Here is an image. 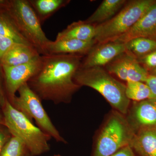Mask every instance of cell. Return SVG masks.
<instances>
[{
  "label": "cell",
  "mask_w": 156,
  "mask_h": 156,
  "mask_svg": "<svg viewBox=\"0 0 156 156\" xmlns=\"http://www.w3.org/2000/svg\"><path fill=\"white\" fill-rule=\"evenodd\" d=\"M83 55L50 54L42 56L41 66L27 82L41 100L55 104L69 103L81 87L74 77L80 67Z\"/></svg>",
  "instance_id": "6da1fadb"
},
{
  "label": "cell",
  "mask_w": 156,
  "mask_h": 156,
  "mask_svg": "<svg viewBox=\"0 0 156 156\" xmlns=\"http://www.w3.org/2000/svg\"><path fill=\"white\" fill-rule=\"evenodd\" d=\"M74 80L81 87H90L101 94L115 110L127 114L130 100L126 95V85L115 79L102 67L80 68Z\"/></svg>",
  "instance_id": "7a4b0ae2"
},
{
  "label": "cell",
  "mask_w": 156,
  "mask_h": 156,
  "mask_svg": "<svg viewBox=\"0 0 156 156\" xmlns=\"http://www.w3.org/2000/svg\"><path fill=\"white\" fill-rule=\"evenodd\" d=\"M2 110L5 126L12 136L24 143L31 156L40 155L50 151L49 141L51 137L15 108L8 99Z\"/></svg>",
  "instance_id": "3957f363"
},
{
  "label": "cell",
  "mask_w": 156,
  "mask_h": 156,
  "mask_svg": "<svg viewBox=\"0 0 156 156\" xmlns=\"http://www.w3.org/2000/svg\"><path fill=\"white\" fill-rule=\"evenodd\" d=\"M5 7L23 37L40 55H49L51 41L42 29L41 23L29 0H6Z\"/></svg>",
  "instance_id": "277c9868"
},
{
  "label": "cell",
  "mask_w": 156,
  "mask_h": 156,
  "mask_svg": "<svg viewBox=\"0 0 156 156\" xmlns=\"http://www.w3.org/2000/svg\"><path fill=\"white\" fill-rule=\"evenodd\" d=\"M135 132L125 115L112 111L98 136L92 156H110L130 146Z\"/></svg>",
  "instance_id": "5b68a950"
},
{
  "label": "cell",
  "mask_w": 156,
  "mask_h": 156,
  "mask_svg": "<svg viewBox=\"0 0 156 156\" xmlns=\"http://www.w3.org/2000/svg\"><path fill=\"white\" fill-rule=\"evenodd\" d=\"M155 2L134 0L128 2L112 19L96 25L94 40L98 44L115 41L127 32Z\"/></svg>",
  "instance_id": "8992f818"
},
{
  "label": "cell",
  "mask_w": 156,
  "mask_h": 156,
  "mask_svg": "<svg viewBox=\"0 0 156 156\" xmlns=\"http://www.w3.org/2000/svg\"><path fill=\"white\" fill-rule=\"evenodd\" d=\"M12 102L15 108L25 116L31 122L34 120L37 126L45 134L58 142L66 144V140L56 128L42 105V100L31 89L27 83L23 84L17 91ZM34 123V122H33Z\"/></svg>",
  "instance_id": "52a82bcc"
},
{
  "label": "cell",
  "mask_w": 156,
  "mask_h": 156,
  "mask_svg": "<svg viewBox=\"0 0 156 156\" xmlns=\"http://www.w3.org/2000/svg\"><path fill=\"white\" fill-rule=\"evenodd\" d=\"M42 62L41 55L25 64L14 66H3L6 95L11 103L16 96V92L19 88L39 71Z\"/></svg>",
  "instance_id": "ba28073f"
},
{
  "label": "cell",
  "mask_w": 156,
  "mask_h": 156,
  "mask_svg": "<svg viewBox=\"0 0 156 156\" xmlns=\"http://www.w3.org/2000/svg\"><path fill=\"white\" fill-rule=\"evenodd\" d=\"M106 67L110 74L127 82L145 83L149 75L147 70L140 64L137 59L126 52L115 58Z\"/></svg>",
  "instance_id": "9c48e42d"
},
{
  "label": "cell",
  "mask_w": 156,
  "mask_h": 156,
  "mask_svg": "<svg viewBox=\"0 0 156 156\" xmlns=\"http://www.w3.org/2000/svg\"><path fill=\"white\" fill-rule=\"evenodd\" d=\"M126 45L123 43L109 42L94 46L82 61L81 69L102 67L126 52Z\"/></svg>",
  "instance_id": "30bf717a"
},
{
  "label": "cell",
  "mask_w": 156,
  "mask_h": 156,
  "mask_svg": "<svg viewBox=\"0 0 156 156\" xmlns=\"http://www.w3.org/2000/svg\"><path fill=\"white\" fill-rule=\"evenodd\" d=\"M138 37L156 41V1L127 32L114 42L125 44L132 39Z\"/></svg>",
  "instance_id": "8fae6325"
},
{
  "label": "cell",
  "mask_w": 156,
  "mask_h": 156,
  "mask_svg": "<svg viewBox=\"0 0 156 156\" xmlns=\"http://www.w3.org/2000/svg\"><path fill=\"white\" fill-rule=\"evenodd\" d=\"M127 118L135 131L143 127H156V99L135 102Z\"/></svg>",
  "instance_id": "7c38bea8"
},
{
  "label": "cell",
  "mask_w": 156,
  "mask_h": 156,
  "mask_svg": "<svg viewBox=\"0 0 156 156\" xmlns=\"http://www.w3.org/2000/svg\"><path fill=\"white\" fill-rule=\"evenodd\" d=\"M130 147L138 156H156V127L136 130Z\"/></svg>",
  "instance_id": "4fadbf2b"
},
{
  "label": "cell",
  "mask_w": 156,
  "mask_h": 156,
  "mask_svg": "<svg viewBox=\"0 0 156 156\" xmlns=\"http://www.w3.org/2000/svg\"><path fill=\"white\" fill-rule=\"evenodd\" d=\"M97 43L95 40L83 41L76 39L55 40L51 41L48 48L50 54H87Z\"/></svg>",
  "instance_id": "5bb4252c"
},
{
  "label": "cell",
  "mask_w": 156,
  "mask_h": 156,
  "mask_svg": "<svg viewBox=\"0 0 156 156\" xmlns=\"http://www.w3.org/2000/svg\"><path fill=\"white\" fill-rule=\"evenodd\" d=\"M40 56L33 46L15 43L4 55L1 62L3 66H17L30 62Z\"/></svg>",
  "instance_id": "9a60e30c"
},
{
  "label": "cell",
  "mask_w": 156,
  "mask_h": 156,
  "mask_svg": "<svg viewBox=\"0 0 156 156\" xmlns=\"http://www.w3.org/2000/svg\"><path fill=\"white\" fill-rule=\"evenodd\" d=\"M95 26L85 20L73 22L64 30L58 33L56 40L76 39L83 41H92L95 37Z\"/></svg>",
  "instance_id": "2e32d148"
},
{
  "label": "cell",
  "mask_w": 156,
  "mask_h": 156,
  "mask_svg": "<svg viewBox=\"0 0 156 156\" xmlns=\"http://www.w3.org/2000/svg\"><path fill=\"white\" fill-rule=\"evenodd\" d=\"M5 3L6 0H0V35L11 38L16 43L32 46L20 32L6 9Z\"/></svg>",
  "instance_id": "e0dca14e"
},
{
  "label": "cell",
  "mask_w": 156,
  "mask_h": 156,
  "mask_svg": "<svg viewBox=\"0 0 156 156\" xmlns=\"http://www.w3.org/2000/svg\"><path fill=\"white\" fill-rule=\"evenodd\" d=\"M126 0H104L98 9L85 21L93 25L108 21L115 16L118 11L127 2Z\"/></svg>",
  "instance_id": "ac0fdd59"
},
{
  "label": "cell",
  "mask_w": 156,
  "mask_h": 156,
  "mask_svg": "<svg viewBox=\"0 0 156 156\" xmlns=\"http://www.w3.org/2000/svg\"><path fill=\"white\" fill-rule=\"evenodd\" d=\"M41 22H44L56 11L65 7L69 0H29Z\"/></svg>",
  "instance_id": "d6986e66"
},
{
  "label": "cell",
  "mask_w": 156,
  "mask_h": 156,
  "mask_svg": "<svg viewBox=\"0 0 156 156\" xmlns=\"http://www.w3.org/2000/svg\"><path fill=\"white\" fill-rule=\"evenodd\" d=\"M125 44L126 52L136 59L142 58L156 50V41L146 38H136Z\"/></svg>",
  "instance_id": "ffe728a7"
},
{
  "label": "cell",
  "mask_w": 156,
  "mask_h": 156,
  "mask_svg": "<svg viewBox=\"0 0 156 156\" xmlns=\"http://www.w3.org/2000/svg\"><path fill=\"white\" fill-rule=\"evenodd\" d=\"M126 95L129 100L135 102L152 99L150 89L145 83L142 82H127Z\"/></svg>",
  "instance_id": "44dd1931"
},
{
  "label": "cell",
  "mask_w": 156,
  "mask_h": 156,
  "mask_svg": "<svg viewBox=\"0 0 156 156\" xmlns=\"http://www.w3.org/2000/svg\"><path fill=\"white\" fill-rule=\"evenodd\" d=\"M0 156H31L24 143L19 138L12 136L3 148Z\"/></svg>",
  "instance_id": "7402d4cb"
},
{
  "label": "cell",
  "mask_w": 156,
  "mask_h": 156,
  "mask_svg": "<svg viewBox=\"0 0 156 156\" xmlns=\"http://www.w3.org/2000/svg\"><path fill=\"white\" fill-rule=\"evenodd\" d=\"M8 99L6 95L5 87V77H4L3 66L0 61V108L2 109Z\"/></svg>",
  "instance_id": "603a6c76"
},
{
  "label": "cell",
  "mask_w": 156,
  "mask_h": 156,
  "mask_svg": "<svg viewBox=\"0 0 156 156\" xmlns=\"http://www.w3.org/2000/svg\"><path fill=\"white\" fill-rule=\"evenodd\" d=\"M15 43H16L12 39L0 35V61L7 51Z\"/></svg>",
  "instance_id": "cb8c5ba5"
},
{
  "label": "cell",
  "mask_w": 156,
  "mask_h": 156,
  "mask_svg": "<svg viewBox=\"0 0 156 156\" xmlns=\"http://www.w3.org/2000/svg\"><path fill=\"white\" fill-rule=\"evenodd\" d=\"M140 62L148 69L156 68V50L141 58Z\"/></svg>",
  "instance_id": "d4e9b609"
},
{
  "label": "cell",
  "mask_w": 156,
  "mask_h": 156,
  "mask_svg": "<svg viewBox=\"0 0 156 156\" xmlns=\"http://www.w3.org/2000/svg\"><path fill=\"white\" fill-rule=\"evenodd\" d=\"M12 136L11 132L5 126L0 124V154L4 146Z\"/></svg>",
  "instance_id": "484cf974"
},
{
  "label": "cell",
  "mask_w": 156,
  "mask_h": 156,
  "mask_svg": "<svg viewBox=\"0 0 156 156\" xmlns=\"http://www.w3.org/2000/svg\"><path fill=\"white\" fill-rule=\"evenodd\" d=\"M145 83L150 89L152 99H156V76L149 75Z\"/></svg>",
  "instance_id": "4316f807"
},
{
  "label": "cell",
  "mask_w": 156,
  "mask_h": 156,
  "mask_svg": "<svg viewBox=\"0 0 156 156\" xmlns=\"http://www.w3.org/2000/svg\"><path fill=\"white\" fill-rule=\"evenodd\" d=\"M110 156H136L130 146L121 149Z\"/></svg>",
  "instance_id": "83f0119b"
},
{
  "label": "cell",
  "mask_w": 156,
  "mask_h": 156,
  "mask_svg": "<svg viewBox=\"0 0 156 156\" xmlns=\"http://www.w3.org/2000/svg\"><path fill=\"white\" fill-rule=\"evenodd\" d=\"M0 124L5 125V121H4V115H3L2 109L0 108Z\"/></svg>",
  "instance_id": "f1b7e54d"
},
{
  "label": "cell",
  "mask_w": 156,
  "mask_h": 156,
  "mask_svg": "<svg viewBox=\"0 0 156 156\" xmlns=\"http://www.w3.org/2000/svg\"><path fill=\"white\" fill-rule=\"evenodd\" d=\"M152 75L156 76V68L152 70Z\"/></svg>",
  "instance_id": "f546056e"
},
{
  "label": "cell",
  "mask_w": 156,
  "mask_h": 156,
  "mask_svg": "<svg viewBox=\"0 0 156 156\" xmlns=\"http://www.w3.org/2000/svg\"><path fill=\"white\" fill-rule=\"evenodd\" d=\"M53 156H61V155H60L59 154H56V155H54Z\"/></svg>",
  "instance_id": "4dcf8cb0"
},
{
  "label": "cell",
  "mask_w": 156,
  "mask_h": 156,
  "mask_svg": "<svg viewBox=\"0 0 156 156\" xmlns=\"http://www.w3.org/2000/svg\"></svg>",
  "instance_id": "1f68e13d"
}]
</instances>
